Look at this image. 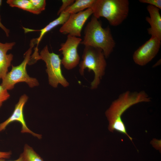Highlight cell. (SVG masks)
Segmentation results:
<instances>
[{
  "label": "cell",
  "mask_w": 161,
  "mask_h": 161,
  "mask_svg": "<svg viewBox=\"0 0 161 161\" xmlns=\"http://www.w3.org/2000/svg\"><path fill=\"white\" fill-rule=\"evenodd\" d=\"M129 4L128 0H95L91 8L94 16L104 17L111 25L117 26L127 18Z\"/></svg>",
  "instance_id": "obj_3"
},
{
  "label": "cell",
  "mask_w": 161,
  "mask_h": 161,
  "mask_svg": "<svg viewBox=\"0 0 161 161\" xmlns=\"http://www.w3.org/2000/svg\"><path fill=\"white\" fill-rule=\"evenodd\" d=\"M34 50L28 64H34L39 60H43L46 64V71L48 75L49 84L54 88L57 87L58 84L65 87L68 86L69 83L62 74L60 55L53 52H50L47 45L42 49L39 54L37 46Z\"/></svg>",
  "instance_id": "obj_4"
},
{
  "label": "cell",
  "mask_w": 161,
  "mask_h": 161,
  "mask_svg": "<svg viewBox=\"0 0 161 161\" xmlns=\"http://www.w3.org/2000/svg\"><path fill=\"white\" fill-rule=\"evenodd\" d=\"M74 0H63L62 5L57 13V15H59L68 7L71 5L75 1Z\"/></svg>",
  "instance_id": "obj_19"
},
{
  "label": "cell",
  "mask_w": 161,
  "mask_h": 161,
  "mask_svg": "<svg viewBox=\"0 0 161 161\" xmlns=\"http://www.w3.org/2000/svg\"><path fill=\"white\" fill-rule=\"evenodd\" d=\"M36 44H37V38L32 39L30 48L24 54V59L22 63L16 66L12 65L11 71L2 79L1 85L4 89L7 90H12L16 84L21 82L26 83L31 88L39 85L36 79L30 77L26 70L27 65L30 61L32 49Z\"/></svg>",
  "instance_id": "obj_6"
},
{
  "label": "cell",
  "mask_w": 161,
  "mask_h": 161,
  "mask_svg": "<svg viewBox=\"0 0 161 161\" xmlns=\"http://www.w3.org/2000/svg\"><path fill=\"white\" fill-rule=\"evenodd\" d=\"M147 9L150 17H146L145 19L150 26L147 30L148 32L151 36L161 40V16L160 9L150 5L147 6Z\"/></svg>",
  "instance_id": "obj_11"
},
{
  "label": "cell",
  "mask_w": 161,
  "mask_h": 161,
  "mask_svg": "<svg viewBox=\"0 0 161 161\" xmlns=\"http://www.w3.org/2000/svg\"><path fill=\"white\" fill-rule=\"evenodd\" d=\"M2 2V0H0V7L1 5Z\"/></svg>",
  "instance_id": "obj_24"
},
{
  "label": "cell",
  "mask_w": 161,
  "mask_h": 161,
  "mask_svg": "<svg viewBox=\"0 0 161 161\" xmlns=\"http://www.w3.org/2000/svg\"><path fill=\"white\" fill-rule=\"evenodd\" d=\"M21 154L25 161H44L33 149L27 144L24 145Z\"/></svg>",
  "instance_id": "obj_16"
},
{
  "label": "cell",
  "mask_w": 161,
  "mask_h": 161,
  "mask_svg": "<svg viewBox=\"0 0 161 161\" xmlns=\"http://www.w3.org/2000/svg\"><path fill=\"white\" fill-rule=\"evenodd\" d=\"M105 57L100 49L90 46H85L82 55V60L79 64V72L83 75L84 70L92 71L95 74L94 79L91 83V89L97 88L104 75L106 66Z\"/></svg>",
  "instance_id": "obj_5"
},
{
  "label": "cell",
  "mask_w": 161,
  "mask_h": 161,
  "mask_svg": "<svg viewBox=\"0 0 161 161\" xmlns=\"http://www.w3.org/2000/svg\"><path fill=\"white\" fill-rule=\"evenodd\" d=\"M4 159H0V161H25L24 157L21 153L19 157L17 159L13 160L7 161Z\"/></svg>",
  "instance_id": "obj_23"
},
{
  "label": "cell",
  "mask_w": 161,
  "mask_h": 161,
  "mask_svg": "<svg viewBox=\"0 0 161 161\" xmlns=\"http://www.w3.org/2000/svg\"><path fill=\"white\" fill-rule=\"evenodd\" d=\"M35 9L41 12L45 8L46 1L45 0H30Z\"/></svg>",
  "instance_id": "obj_17"
},
{
  "label": "cell",
  "mask_w": 161,
  "mask_h": 161,
  "mask_svg": "<svg viewBox=\"0 0 161 161\" xmlns=\"http://www.w3.org/2000/svg\"><path fill=\"white\" fill-rule=\"evenodd\" d=\"M12 153L10 151L3 152L0 151V159H8L10 158Z\"/></svg>",
  "instance_id": "obj_21"
},
{
  "label": "cell",
  "mask_w": 161,
  "mask_h": 161,
  "mask_svg": "<svg viewBox=\"0 0 161 161\" xmlns=\"http://www.w3.org/2000/svg\"><path fill=\"white\" fill-rule=\"evenodd\" d=\"M151 101V98L144 91L139 92L127 91L120 94L112 102L105 112L109 123V131L112 132L116 131L125 134L132 142V138L127 134L125 126L122 120V115L127 109L134 104Z\"/></svg>",
  "instance_id": "obj_1"
},
{
  "label": "cell",
  "mask_w": 161,
  "mask_h": 161,
  "mask_svg": "<svg viewBox=\"0 0 161 161\" xmlns=\"http://www.w3.org/2000/svg\"><path fill=\"white\" fill-rule=\"evenodd\" d=\"M140 2L146 3L150 5L154 6L160 10L161 9V0H140Z\"/></svg>",
  "instance_id": "obj_20"
},
{
  "label": "cell",
  "mask_w": 161,
  "mask_h": 161,
  "mask_svg": "<svg viewBox=\"0 0 161 161\" xmlns=\"http://www.w3.org/2000/svg\"><path fill=\"white\" fill-rule=\"evenodd\" d=\"M70 15V14L67 13H62L59 15V16L58 18L49 23L44 27L41 30H34L24 27L23 28L25 33L35 31L40 32L39 37L37 38L38 45L44 35L47 32L59 25L63 24L67 20Z\"/></svg>",
  "instance_id": "obj_13"
},
{
  "label": "cell",
  "mask_w": 161,
  "mask_h": 161,
  "mask_svg": "<svg viewBox=\"0 0 161 161\" xmlns=\"http://www.w3.org/2000/svg\"><path fill=\"white\" fill-rule=\"evenodd\" d=\"M80 43L101 49L106 58L109 56L116 44L109 27L103 28L98 19L93 16L85 28L83 39Z\"/></svg>",
  "instance_id": "obj_2"
},
{
  "label": "cell",
  "mask_w": 161,
  "mask_h": 161,
  "mask_svg": "<svg viewBox=\"0 0 161 161\" xmlns=\"http://www.w3.org/2000/svg\"><path fill=\"white\" fill-rule=\"evenodd\" d=\"M82 41L79 37L68 35L66 41L61 44L59 50L61 52L63 55L61 63L66 69H72L79 64L80 57L77 48Z\"/></svg>",
  "instance_id": "obj_7"
},
{
  "label": "cell",
  "mask_w": 161,
  "mask_h": 161,
  "mask_svg": "<svg viewBox=\"0 0 161 161\" xmlns=\"http://www.w3.org/2000/svg\"><path fill=\"white\" fill-rule=\"evenodd\" d=\"M0 27L4 31L6 36L7 37L9 36L10 30L6 27L1 22V18L0 15Z\"/></svg>",
  "instance_id": "obj_22"
},
{
  "label": "cell",
  "mask_w": 161,
  "mask_h": 161,
  "mask_svg": "<svg viewBox=\"0 0 161 161\" xmlns=\"http://www.w3.org/2000/svg\"><path fill=\"white\" fill-rule=\"evenodd\" d=\"M161 41L156 37L151 36L134 52L133 59L134 63L138 65L144 66L151 61L160 50Z\"/></svg>",
  "instance_id": "obj_9"
},
{
  "label": "cell",
  "mask_w": 161,
  "mask_h": 161,
  "mask_svg": "<svg viewBox=\"0 0 161 161\" xmlns=\"http://www.w3.org/2000/svg\"><path fill=\"white\" fill-rule=\"evenodd\" d=\"M92 14L93 11L91 8L77 13L70 14L67 20L60 28L59 32L64 35L80 37L84 24Z\"/></svg>",
  "instance_id": "obj_8"
},
{
  "label": "cell",
  "mask_w": 161,
  "mask_h": 161,
  "mask_svg": "<svg viewBox=\"0 0 161 161\" xmlns=\"http://www.w3.org/2000/svg\"><path fill=\"white\" fill-rule=\"evenodd\" d=\"M95 0H76L63 12L69 14L77 13L91 8Z\"/></svg>",
  "instance_id": "obj_14"
},
{
  "label": "cell",
  "mask_w": 161,
  "mask_h": 161,
  "mask_svg": "<svg viewBox=\"0 0 161 161\" xmlns=\"http://www.w3.org/2000/svg\"><path fill=\"white\" fill-rule=\"evenodd\" d=\"M6 2L12 7H17L34 14L41 13L35 9L30 0H7Z\"/></svg>",
  "instance_id": "obj_15"
},
{
  "label": "cell",
  "mask_w": 161,
  "mask_h": 161,
  "mask_svg": "<svg viewBox=\"0 0 161 161\" xmlns=\"http://www.w3.org/2000/svg\"><path fill=\"white\" fill-rule=\"evenodd\" d=\"M10 97V95L7 90L4 89L1 85H0V108L3 103L7 100Z\"/></svg>",
  "instance_id": "obj_18"
},
{
  "label": "cell",
  "mask_w": 161,
  "mask_h": 161,
  "mask_svg": "<svg viewBox=\"0 0 161 161\" xmlns=\"http://www.w3.org/2000/svg\"><path fill=\"white\" fill-rule=\"evenodd\" d=\"M15 44L14 42L5 43L0 42V80L3 79L7 73L13 59V55L7 54V52L12 49Z\"/></svg>",
  "instance_id": "obj_12"
},
{
  "label": "cell",
  "mask_w": 161,
  "mask_h": 161,
  "mask_svg": "<svg viewBox=\"0 0 161 161\" xmlns=\"http://www.w3.org/2000/svg\"><path fill=\"white\" fill-rule=\"evenodd\" d=\"M28 99V97L25 94L21 96L18 103L15 105L14 111L11 115L0 124V132L4 130L10 123L17 121L21 125V133H29L39 139L41 138V135L34 132L28 127L24 120L23 109Z\"/></svg>",
  "instance_id": "obj_10"
}]
</instances>
